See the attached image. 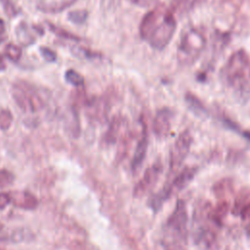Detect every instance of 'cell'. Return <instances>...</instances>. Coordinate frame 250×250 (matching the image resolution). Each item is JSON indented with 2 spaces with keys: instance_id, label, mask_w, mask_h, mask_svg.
<instances>
[{
  "instance_id": "33",
  "label": "cell",
  "mask_w": 250,
  "mask_h": 250,
  "mask_svg": "<svg viewBox=\"0 0 250 250\" xmlns=\"http://www.w3.org/2000/svg\"><path fill=\"white\" fill-rule=\"evenodd\" d=\"M6 39V36L4 34H0V43H2Z\"/></svg>"
},
{
  "instance_id": "9",
  "label": "cell",
  "mask_w": 250,
  "mask_h": 250,
  "mask_svg": "<svg viewBox=\"0 0 250 250\" xmlns=\"http://www.w3.org/2000/svg\"><path fill=\"white\" fill-rule=\"evenodd\" d=\"M171 120L172 111L168 107H163L159 109L152 122L153 133L158 138H166L171 130Z\"/></svg>"
},
{
  "instance_id": "19",
  "label": "cell",
  "mask_w": 250,
  "mask_h": 250,
  "mask_svg": "<svg viewBox=\"0 0 250 250\" xmlns=\"http://www.w3.org/2000/svg\"><path fill=\"white\" fill-rule=\"evenodd\" d=\"M89 16V12L84 9L72 10L67 14V20L75 24H83Z\"/></svg>"
},
{
  "instance_id": "7",
  "label": "cell",
  "mask_w": 250,
  "mask_h": 250,
  "mask_svg": "<svg viewBox=\"0 0 250 250\" xmlns=\"http://www.w3.org/2000/svg\"><path fill=\"white\" fill-rule=\"evenodd\" d=\"M162 164L159 161L154 162L151 166H149L142 179L138 182V184L134 188V196L135 197H142L146 193H147L157 183L161 173H162Z\"/></svg>"
},
{
  "instance_id": "18",
  "label": "cell",
  "mask_w": 250,
  "mask_h": 250,
  "mask_svg": "<svg viewBox=\"0 0 250 250\" xmlns=\"http://www.w3.org/2000/svg\"><path fill=\"white\" fill-rule=\"evenodd\" d=\"M64 79L74 87H82L84 85V77L72 68H69L64 72Z\"/></svg>"
},
{
  "instance_id": "16",
  "label": "cell",
  "mask_w": 250,
  "mask_h": 250,
  "mask_svg": "<svg viewBox=\"0 0 250 250\" xmlns=\"http://www.w3.org/2000/svg\"><path fill=\"white\" fill-rule=\"evenodd\" d=\"M16 34L17 37L19 39V41L22 44V45H30L32 43H34L35 41V37L32 35L31 31L29 30L28 25L21 21L16 28Z\"/></svg>"
},
{
  "instance_id": "24",
  "label": "cell",
  "mask_w": 250,
  "mask_h": 250,
  "mask_svg": "<svg viewBox=\"0 0 250 250\" xmlns=\"http://www.w3.org/2000/svg\"><path fill=\"white\" fill-rule=\"evenodd\" d=\"M15 180L14 175L6 170V169H0V188H5L13 184Z\"/></svg>"
},
{
  "instance_id": "22",
  "label": "cell",
  "mask_w": 250,
  "mask_h": 250,
  "mask_svg": "<svg viewBox=\"0 0 250 250\" xmlns=\"http://www.w3.org/2000/svg\"><path fill=\"white\" fill-rule=\"evenodd\" d=\"M13 122V115L9 109L0 110V129L7 130L11 127Z\"/></svg>"
},
{
  "instance_id": "10",
  "label": "cell",
  "mask_w": 250,
  "mask_h": 250,
  "mask_svg": "<svg viewBox=\"0 0 250 250\" xmlns=\"http://www.w3.org/2000/svg\"><path fill=\"white\" fill-rule=\"evenodd\" d=\"M11 203L20 209L33 210L38 206V199L31 192L26 190H13L9 192Z\"/></svg>"
},
{
  "instance_id": "5",
  "label": "cell",
  "mask_w": 250,
  "mask_h": 250,
  "mask_svg": "<svg viewBox=\"0 0 250 250\" xmlns=\"http://www.w3.org/2000/svg\"><path fill=\"white\" fill-rule=\"evenodd\" d=\"M192 144V136L188 130L183 131L176 139L170 152V173L176 172L185 161Z\"/></svg>"
},
{
  "instance_id": "23",
  "label": "cell",
  "mask_w": 250,
  "mask_h": 250,
  "mask_svg": "<svg viewBox=\"0 0 250 250\" xmlns=\"http://www.w3.org/2000/svg\"><path fill=\"white\" fill-rule=\"evenodd\" d=\"M39 52H40L42 58L46 62H54L57 61V53L53 49H51L47 46H40L39 47Z\"/></svg>"
},
{
  "instance_id": "17",
  "label": "cell",
  "mask_w": 250,
  "mask_h": 250,
  "mask_svg": "<svg viewBox=\"0 0 250 250\" xmlns=\"http://www.w3.org/2000/svg\"><path fill=\"white\" fill-rule=\"evenodd\" d=\"M21 48L14 43H9L4 48V55L13 62H18L21 58Z\"/></svg>"
},
{
  "instance_id": "30",
  "label": "cell",
  "mask_w": 250,
  "mask_h": 250,
  "mask_svg": "<svg viewBox=\"0 0 250 250\" xmlns=\"http://www.w3.org/2000/svg\"><path fill=\"white\" fill-rule=\"evenodd\" d=\"M7 67V64L5 62V60H4V57L0 54V71H3L5 70Z\"/></svg>"
},
{
  "instance_id": "28",
  "label": "cell",
  "mask_w": 250,
  "mask_h": 250,
  "mask_svg": "<svg viewBox=\"0 0 250 250\" xmlns=\"http://www.w3.org/2000/svg\"><path fill=\"white\" fill-rule=\"evenodd\" d=\"M240 216L242 219H247L250 217V200L248 203L241 209L240 211Z\"/></svg>"
},
{
  "instance_id": "32",
  "label": "cell",
  "mask_w": 250,
  "mask_h": 250,
  "mask_svg": "<svg viewBox=\"0 0 250 250\" xmlns=\"http://www.w3.org/2000/svg\"><path fill=\"white\" fill-rule=\"evenodd\" d=\"M241 135H242L245 139H247L248 141H250V131H243V132H241Z\"/></svg>"
},
{
  "instance_id": "20",
  "label": "cell",
  "mask_w": 250,
  "mask_h": 250,
  "mask_svg": "<svg viewBox=\"0 0 250 250\" xmlns=\"http://www.w3.org/2000/svg\"><path fill=\"white\" fill-rule=\"evenodd\" d=\"M0 4L3 8V11H4L5 15L9 19L16 18L19 15L20 9L12 0H0Z\"/></svg>"
},
{
  "instance_id": "3",
  "label": "cell",
  "mask_w": 250,
  "mask_h": 250,
  "mask_svg": "<svg viewBox=\"0 0 250 250\" xmlns=\"http://www.w3.org/2000/svg\"><path fill=\"white\" fill-rule=\"evenodd\" d=\"M12 97L17 105L25 112L41 110L46 100L37 87L25 80H18L12 85Z\"/></svg>"
},
{
  "instance_id": "27",
  "label": "cell",
  "mask_w": 250,
  "mask_h": 250,
  "mask_svg": "<svg viewBox=\"0 0 250 250\" xmlns=\"http://www.w3.org/2000/svg\"><path fill=\"white\" fill-rule=\"evenodd\" d=\"M222 122H223V123L225 124V126L228 127L229 129H231V130H234V131H238V129H239V127H238L232 120L229 119L228 117H224L223 120H222Z\"/></svg>"
},
{
  "instance_id": "29",
  "label": "cell",
  "mask_w": 250,
  "mask_h": 250,
  "mask_svg": "<svg viewBox=\"0 0 250 250\" xmlns=\"http://www.w3.org/2000/svg\"><path fill=\"white\" fill-rule=\"evenodd\" d=\"M157 0H136L135 4H137L140 7H149L152 4H154Z\"/></svg>"
},
{
  "instance_id": "1",
  "label": "cell",
  "mask_w": 250,
  "mask_h": 250,
  "mask_svg": "<svg viewBox=\"0 0 250 250\" xmlns=\"http://www.w3.org/2000/svg\"><path fill=\"white\" fill-rule=\"evenodd\" d=\"M222 78L239 96L250 94V61L244 50L240 49L229 57L223 68Z\"/></svg>"
},
{
  "instance_id": "35",
  "label": "cell",
  "mask_w": 250,
  "mask_h": 250,
  "mask_svg": "<svg viewBox=\"0 0 250 250\" xmlns=\"http://www.w3.org/2000/svg\"><path fill=\"white\" fill-rule=\"evenodd\" d=\"M131 1H132L133 3H135V2H136V0H131Z\"/></svg>"
},
{
  "instance_id": "36",
  "label": "cell",
  "mask_w": 250,
  "mask_h": 250,
  "mask_svg": "<svg viewBox=\"0 0 250 250\" xmlns=\"http://www.w3.org/2000/svg\"><path fill=\"white\" fill-rule=\"evenodd\" d=\"M0 250H4V249H2V248H0Z\"/></svg>"
},
{
  "instance_id": "21",
  "label": "cell",
  "mask_w": 250,
  "mask_h": 250,
  "mask_svg": "<svg viewBox=\"0 0 250 250\" xmlns=\"http://www.w3.org/2000/svg\"><path fill=\"white\" fill-rule=\"evenodd\" d=\"M228 207H229V205L226 202H222L220 205H218V207L215 210L210 212L211 220L214 221L216 224L221 223L222 219L225 217V215L228 212Z\"/></svg>"
},
{
  "instance_id": "11",
  "label": "cell",
  "mask_w": 250,
  "mask_h": 250,
  "mask_svg": "<svg viewBox=\"0 0 250 250\" xmlns=\"http://www.w3.org/2000/svg\"><path fill=\"white\" fill-rule=\"evenodd\" d=\"M196 174L195 167H186L180 171V173L168 184L172 194L185 188L194 178Z\"/></svg>"
},
{
  "instance_id": "13",
  "label": "cell",
  "mask_w": 250,
  "mask_h": 250,
  "mask_svg": "<svg viewBox=\"0 0 250 250\" xmlns=\"http://www.w3.org/2000/svg\"><path fill=\"white\" fill-rule=\"evenodd\" d=\"M143 133H142V137L138 142L137 147L135 149L134 155H133V159H132V163H131V167L133 171H137L139 170V168L141 167V165L144 162V159L146 157V149H147V133H146V124L143 122Z\"/></svg>"
},
{
  "instance_id": "4",
  "label": "cell",
  "mask_w": 250,
  "mask_h": 250,
  "mask_svg": "<svg viewBox=\"0 0 250 250\" xmlns=\"http://www.w3.org/2000/svg\"><path fill=\"white\" fill-rule=\"evenodd\" d=\"M177 27L174 14L167 9L158 25L148 38L149 45L155 50H163L171 41Z\"/></svg>"
},
{
  "instance_id": "6",
  "label": "cell",
  "mask_w": 250,
  "mask_h": 250,
  "mask_svg": "<svg viewBox=\"0 0 250 250\" xmlns=\"http://www.w3.org/2000/svg\"><path fill=\"white\" fill-rule=\"evenodd\" d=\"M203 41L202 35L195 30L186 34L179 46V52L184 56V62H191L196 59L203 48Z\"/></svg>"
},
{
  "instance_id": "2",
  "label": "cell",
  "mask_w": 250,
  "mask_h": 250,
  "mask_svg": "<svg viewBox=\"0 0 250 250\" xmlns=\"http://www.w3.org/2000/svg\"><path fill=\"white\" fill-rule=\"evenodd\" d=\"M188 212L184 200L179 199L166 221L163 237L164 250H187Z\"/></svg>"
},
{
  "instance_id": "12",
  "label": "cell",
  "mask_w": 250,
  "mask_h": 250,
  "mask_svg": "<svg viewBox=\"0 0 250 250\" xmlns=\"http://www.w3.org/2000/svg\"><path fill=\"white\" fill-rule=\"evenodd\" d=\"M77 0H41L36 4V9L45 14H58L72 6Z\"/></svg>"
},
{
  "instance_id": "14",
  "label": "cell",
  "mask_w": 250,
  "mask_h": 250,
  "mask_svg": "<svg viewBox=\"0 0 250 250\" xmlns=\"http://www.w3.org/2000/svg\"><path fill=\"white\" fill-rule=\"evenodd\" d=\"M185 102L188 105V107L197 116L199 117H205L208 115V111L202 102L192 93L188 92L185 95Z\"/></svg>"
},
{
  "instance_id": "31",
  "label": "cell",
  "mask_w": 250,
  "mask_h": 250,
  "mask_svg": "<svg viewBox=\"0 0 250 250\" xmlns=\"http://www.w3.org/2000/svg\"><path fill=\"white\" fill-rule=\"evenodd\" d=\"M5 22L2 19H0V34H4L5 33Z\"/></svg>"
},
{
  "instance_id": "34",
  "label": "cell",
  "mask_w": 250,
  "mask_h": 250,
  "mask_svg": "<svg viewBox=\"0 0 250 250\" xmlns=\"http://www.w3.org/2000/svg\"><path fill=\"white\" fill-rule=\"evenodd\" d=\"M2 227H3V225L0 223V228H2Z\"/></svg>"
},
{
  "instance_id": "25",
  "label": "cell",
  "mask_w": 250,
  "mask_h": 250,
  "mask_svg": "<svg viewBox=\"0 0 250 250\" xmlns=\"http://www.w3.org/2000/svg\"><path fill=\"white\" fill-rule=\"evenodd\" d=\"M78 55H81V57L83 58H87V59H94V58H99L101 57V54L98 53V52H95L91 49H88V48H79L78 49V52L76 53Z\"/></svg>"
},
{
  "instance_id": "26",
  "label": "cell",
  "mask_w": 250,
  "mask_h": 250,
  "mask_svg": "<svg viewBox=\"0 0 250 250\" xmlns=\"http://www.w3.org/2000/svg\"><path fill=\"white\" fill-rule=\"evenodd\" d=\"M11 203L9 192H0V210L4 209Z\"/></svg>"
},
{
  "instance_id": "8",
  "label": "cell",
  "mask_w": 250,
  "mask_h": 250,
  "mask_svg": "<svg viewBox=\"0 0 250 250\" xmlns=\"http://www.w3.org/2000/svg\"><path fill=\"white\" fill-rule=\"evenodd\" d=\"M166 10L163 4H157L143 17L139 25V33L143 40H148L153 30L162 20Z\"/></svg>"
},
{
  "instance_id": "15",
  "label": "cell",
  "mask_w": 250,
  "mask_h": 250,
  "mask_svg": "<svg viewBox=\"0 0 250 250\" xmlns=\"http://www.w3.org/2000/svg\"><path fill=\"white\" fill-rule=\"evenodd\" d=\"M46 23H47L49 29L52 31V33H54L56 36H58L60 38H62V39H65V40L74 41V42H81V41H83V39L80 36H78V35L68 31V30H66V29H64V28H62V27H61V26H59L57 24H55L54 22H51V21H47Z\"/></svg>"
}]
</instances>
